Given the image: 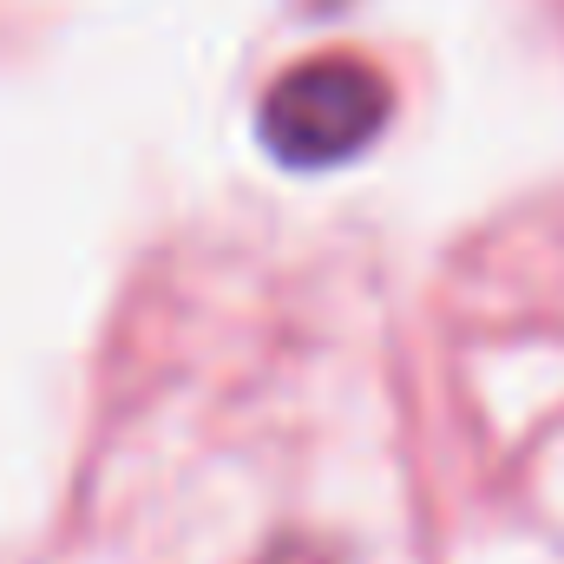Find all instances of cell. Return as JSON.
Listing matches in <instances>:
<instances>
[{
    "label": "cell",
    "mask_w": 564,
    "mask_h": 564,
    "mask_svg": "<svg viewBox=\"0 0 564 564\" xmlns=\"http://www.w3.org/2000/svg\"><path fill=\"white\" fill-rule=\"evenodd\" d=\"M388 112H394V86L381 79V66L355 53H322L289 66L263 93L257 132L289 171H335L381 139Z\"/></svg>",
    "instance_id": "1"
},
{
    "label": "cell",
    "mask_w": 564,
    "mask_h": 564,
    "mask_svg": "<svg viewBox=\"0 0 564 564\" xmlns=\"http://www.w3.org/2000/svg\"><path fill=\"white\" fill-rule=\"evenodd\" d=\"M257 564H328V558H322L315 545H302V539H282V545H270Z\"/></svg>",
    "instance_id": "2"
}]
</instances>
